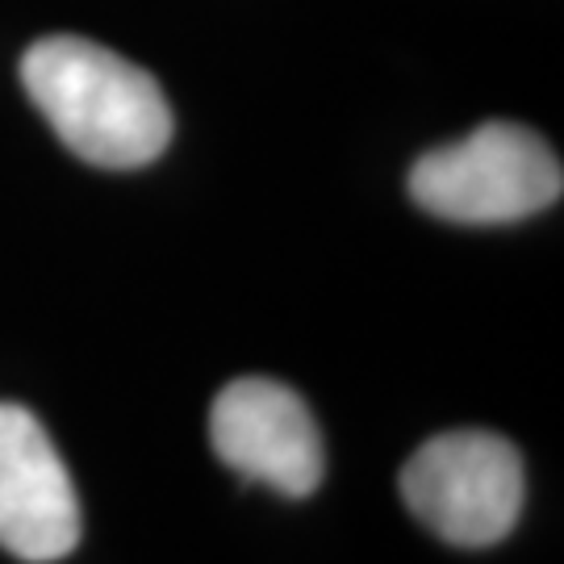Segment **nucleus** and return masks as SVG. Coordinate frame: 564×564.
Wrapping results in <instances>:
<instances>
[{
  "label": "nucleus",
  "mask_w": 564,
  "mask_h": 564,
  "mask_svg": "<svg viewBox=\"0 0 564 564\" xmlns=\"http://www.w3.org/2000/svg\"><path fill=\"white\" fill-rule=\"evenodd\" d=\"M80 544V498L51 435L25 405L0 402V547L25 564Z\"/></svg>",
  "instance_id": "39448f33"
},
{
  "label": "nucleus",
  "mask_w": 564,
  "mask_h": 564,
  "mask_svg": "<svg viewBox=\"0 0 564 564\" xmlns=\"http://www.w3.org/2000/svg\"><path fill=\"white\" fill-rule=\"evenodd\" d=\"M564 167L535 130L485 121L468 139L426 151L410 167V197L460 226H502L561 202Z\"/></svg>",
  "instance_id": "f03ea898"
},
{
  "label": "nucleus",
  "mask_w": 564,
  "mask_h": 564,
  "mask_svg": "<svg viewBox=\"0 0 564 564\" xmlns=\"http://www.w3.org/2000/svg\"><path fill=\"white\" fill-rule=\"evenodd\" d=\"M209 444L226 468L281 498H310L323 485V435L310 405L281 381L239 377L214 398Z\"/></svg>",
  "instance_id": "20e7f679"
},
{
  "label": "nucleus",
  "mask_w": 564,
  "mask_h": 564,
  "mask_svg": "<svg viewBox=\"0 0 564 564\" xmlns=\"http://www.w3.org/2000/svg\"><path fill=\"white\" fill-rule=\"evenodd\" d=\"M21 84L39 113L93 167H147L172 142V105L160 80L80 34H51L21 55Z\"/></svg>",
  "instance_id": "f257e3e1"
},
{
  "label": "nucleus",
  "mask_w": 564,
  "mask_h": 564,
  "mask_svg": "<svg viewBox=\"0 0 564 564\" xmlns=\"http://www.w3.org/2000/svg\"><path fill=\"white\" fill-rule=\"evenodd\" d=\"M402 498L444 544L489 547L519 523L523 460L494 431H447L405 460Z\"/></svg>",
  "instance_id": "7ed1b4c3"
}]
</instances>
